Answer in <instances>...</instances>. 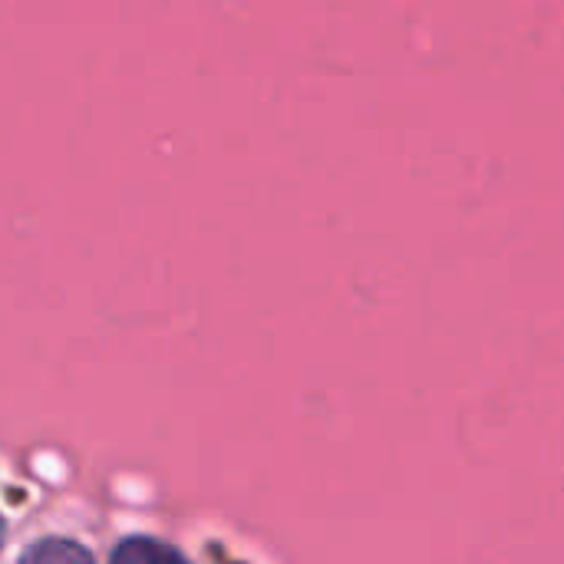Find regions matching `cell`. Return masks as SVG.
Segmentation results:
<instances>
[{"label": "cell", "mask_w": 564, "mask_h": 564, "mask_svg": "<svg viewBox=\"0 0 564 564\" xmlns=\"http://www.w3.org/2000/svg\"><path fill=\"white\" fill-rule=\"evenodd\" d=\"M109 564H188V558L159 542V539H145V535H132V539H122L112 555H109Z\"/></svg>", "instance_id": "6da1fadb"}, {"label": "cell", "mask_w": 564, "mask_h": 564, "mask_svg": "<svg viewBox=\"0 0 564 564\" xmlns=\"http://www.w3.org/2000/svg\"><path fill=\"white\" fill-rule=\"evenodd\" d=\"M20 564H96L93 555L73 542V539H40L33 542L23 555H20Z\"/></svg>", "instance_id": "7a4b0ae2"}, {"label": "cell", "mask_w": 564, "mask_h": 564, "mask_svg": "<svg viewBox=\"0 0 564 564\" xmlns=\"http://www.w3.org/2000/svg\"><path fill=\"white\" fill-rule=\"evenodd\" d=\"M0 542H3V522H0Z\"/></svg>", "instance_id": "3957f363"}]
</instances>
